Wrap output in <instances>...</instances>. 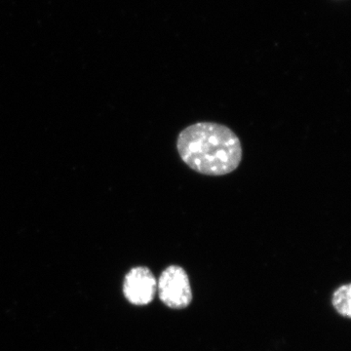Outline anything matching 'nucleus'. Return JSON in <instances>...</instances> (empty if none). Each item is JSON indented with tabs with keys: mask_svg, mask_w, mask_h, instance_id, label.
Returning a JSON list of instances; mask_svg holds the SVG:
<instances>
[{
	"mask_svg": "<svg viewBox=\"0 0 351 351\" xmlns=\"http://www.w3.org/2000/svg\"><path fill=\"white\" fill-rule=\"evenodd\" d=\"M157 289L156 277L151 269L137 267L127 274L123 291L126 299L136 306H145L154 300Z\"/></svg>",
	"mask_w": 351,
	"mask_h": 351,
	"instance_id": "7ed1b4c3",
	"label": "nucleus"
},
{
	"mask_svg": "<svg viewBox=\"0 0 351 351\" xmlns=\"http://www.w3.org/2000/svg\"><path fill=\"white\" fill-rule=\"evenodd\" d=\"M351 286L350 284L341 286L332 295V306L341 315L350 318L351 315Z\"/></svg>",
	"mask_w": 351,
	"mask_h": 351,
	"instance_id": "20e7f679",
	"label": "nucleus"
},
{
	"mask_svg": "<svg viewBox=\"0 0 351 351\" xmlns=\"http://www.w3.org/2000/svg\"><path fill=\"white\" fill-rule=\"evenodd\" d=\"M177 149L191 169L206 176L230 174L242 160V147L237 134L225 125L199 122L179 134Z\"/></svg>",
	"mask_w": 351,
	"mask_h": 351,
	"instance_id": "f257e3e1",
	"label": "nucleus"
},
{
	"mask_svg": "<svg viewBox=\"0 0 351 351\" xmlns=\"http://www.w3.org/2000/svg\"><path fill=\"white\" fill-rule=\"evenodd\" d=\"M157 290L161 301L170 308H184L193 300L188 274L179 265H170L164 270L157 282Z\"/></svg>",
	"mask_w": 351,
	"mask_h": 351,
	"instance_id": "f03ea898",
	"label": "nucleus"
}]
</instances>
